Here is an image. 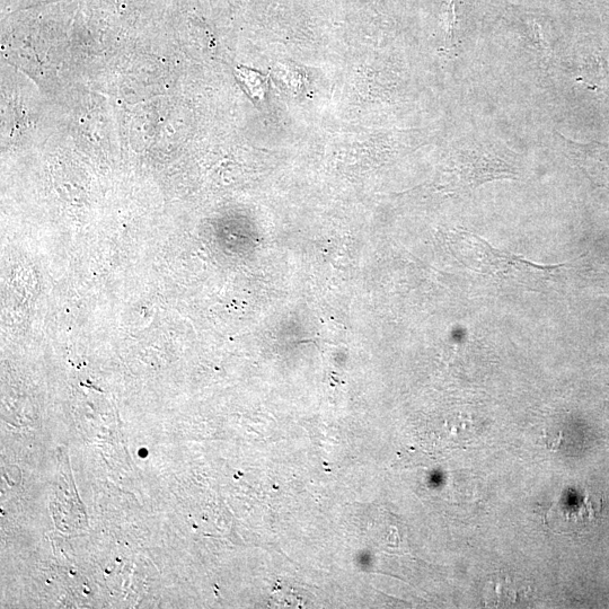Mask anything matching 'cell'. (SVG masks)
Returning <instances> with one entry per match:
<instances>
[{"instance_id":"1","label":"cell","mask_w":609,"mask_h":609,"mask_svg":"<svg viewBox=\"0 0 609 609\" xmlns=\"http://www.w3.org/2000/svg\"><path fill=\"white\" fill-rule=\"evenodd\" d=\"M458 258L476 273L520 282L550 278L560 266H541L507 251L494 249L471 232L458 234Z\"/></svg>"},{"instance_id":"2","label":"cell","mask_w":609,"mask_h":609,"mask_svg":"<svg viewBox=\"0 0 609 609\" xmlns=\"http://www.w3.org/2000/svg\"><path fill=\"white\" fill-rule=\"evenodd\" d=\"M517 167L494 146L478 144L466 146L457 157L454 170V189L469 192L484 183L518 178Z\"/></svg>"}]
</instances>
